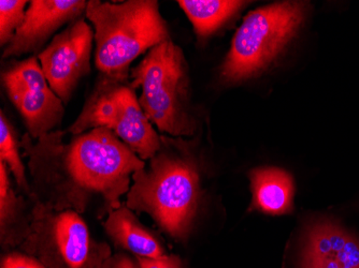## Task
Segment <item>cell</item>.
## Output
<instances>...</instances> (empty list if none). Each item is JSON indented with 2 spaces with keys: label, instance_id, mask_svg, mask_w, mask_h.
I'll return each instance as SVG.
<instances>
[{
  "label": "cell",
  "instance_id": "10",
  "mask_svg": "<svg viewBox=\"0 0 359 268\" xmlns=\"http://www.w3.org/2000/svg\"><path fill=\"white\" fill-rule=\"evenodd\" d=\"M88 5L86 0H32L23 24L5 48L4 59L27 54L39 55L54 32L65 24L80 20Z\"/></svg>",
  "mask_w": 359,
  "mask_h": 268
},
{
  "label": "cell",
  "instance_id": "5",
  "mask_svg": "<svg viewBox=\"0 0 359 268\" xmlns=\"http://www.w3.org/2000/svg\"><path fill=\"white\" fill-rule=\"evenodd\" d=\"M306 11V3L282 1L250 12L222 64V80L237 84L259 76L295 37Z\"/></svg>",
  "mask_w": 359,
  "mask_h": 268
},
{
  "label": "cell",
  "instance_id": "9",
  "mask_svg": "<svg viewBox=\"0 0 359 268\" xmlns=\"http://www.w3.org/2000/svg\"><path fill=\"white\" fill-rule=\"evenodd\" d=\"M94 40L92 28L80 19L54 36L38 55L48 84L65 106L69 104L80 80L92 71Z\"/></svg>",
  "mask_w": 359,
  "mask_h": 268
},
{
  "label": "cell",
  "instance_id": "2",
  "mask_svg": "<svg viewBox=\"0 0 359 268\" xmlns=\"http://www.w3.org/2000/svg\"><path fill=\"white\" fill-rule=\"evenodd\" d=\"M161 146L133 175L126 205L148 213L169 237L187 239L201 199V167L193 143L161 134Z\"/></svg>",
  "mask_w": 359,
  "mask_h": 268
},
{
  "label": "cell",
  "instance_id": "19",
  "mask_svg": "<svg viewBox=\"0 0 359 268\" xmlns=\"http://www.w3.org/2000/svg\"><path fill=\"white\" fill-rule=\"evenodd\" d=\"M137 263L140 268H182L181 260L177 255H166L161 259L137 258Z\"/></svg>",
  "mask_w": 359,
  "mask_h": 268
},
{
  "label": "cell",
  "instance_id": "11",
  "mask_svg": "<svg viewBox=\"0 0 359 268\" xmlns=\"http://www.w3.org/2000/svg\"><path fill=\"white\" fill-rule=\"evenodd\" d=\"M304 268H359V241L330 221L309 231Z\"/></svg>",
  "mask_w": 359,
  "mask_h": 268
},
{
  "label": "cell",
  "instance_id": "20",
  "mask_svg": "<svg viewBox=\"0 0 359 268\" xmlns=\"http://www.w3.org/2000/svg\"><path fill=\"white\" fill-rule=\"evenodd\" d=\"M102 268H140L138 263H135L125 253H116L111 255Z\"/></svg>",
  "mask_w": 359,
  "mask_h": 268
},
{
  "label": "cell",
  "instance_id": "1",
  "mask_svg": "<svg viewBox=\"0 0 359 268\" xmlns=\"http://www.w3.org/2000/svg\"><path fill=\"white\" fill-rule=\"evenodd\" d=\"M21 148L34 202L80 215L94 211L98 219L122 206L133 175L145 167V161L106 128L74 136L55 130L38 140L26 132Z\"/></svg>",
  "mask_w": 359,
  "mask_h": 268
},
{
  "label": "cell",
  "instance_id": "14",
  "mask_svg": "<svg viewBox=\"0 0 359 268\" xmlns=\"http://www.w3.org/2000/svg\"><path fill=\"white\" fill-rule=\"evenodd\" d=\"M253 206L271 215L290 213L292 209L294 185L285 171L262 167L250 173Z\"/></svg>",
  "mask_w": 359,
  "mask_h": 268
},
{
  "label": "cell",
  "instance_id": "12",
  "mask_svg": "<svg viewBox=\"0 0 359 268\" xmlns=\"http://www.w3.org/2000/svg\"><path fill=\"white\" fill-rule=\"evenodd\" d=\"M102 225L113 243L136 258L161 259L166 255L154 234L125 204L109 213Z\"/></svg>",
  "mask_w": 359,
  "mask_h": 268
},
{
  "label": "cell",
  "instance_id": "4",
  "mask_svg": "<svg viewBox=\"0 0 359 268\" xmlns=\"http://www.w3.org/2000/svg\"><path fill=\"white\" fill-rule=\"evenodd\" d=\"M130 85L140 88L139 104L151 124L165 136H194L197 122L191 113L189 78L182 48L169 39L145 54L130 70Z\"/></svg>",
  "mask_w": 359,
  "mask_h": 268
},
{
  "label": "cell",
  "instance_id": "6",
  "mask_svg": "<svg viewBox=\"0 0 359 268\" xmlns=\"http://www.w3.org/2000/svg\"><path fill=\"white\" fill-rule=\"evenodd\" d=\"M96 128L112 131L143 161L150 160L161 146V134L145 116L129 80L100 73L80 114L66 131L74 136Z\"/></svg>",
  "mask_w": 359,
  "mask_h": 268
},
{
  "label": "cell",
  "instance_id": "16",
  "mask_svg": "<svg viewBox=\"0 0 359 268\" xmlns=\"http://www.w3.org/2000/svg\"><path fill=\"white\" fill-rule=\"evenodd\" d=\"M20 149H21V142L18 140L15 129L12 126L4 111H1L0 113V161L7 165L22 195L32 199V187L26 176L25 167L20 155Z\"/></svg>",
  "mask_w": 359,
  "mask_h": 268
},
{
  "label": "cell",
  "instance_id": "8",
  "mask_svg": "<svg viewBox=\"0 0 359 268\" xmlns=\"http://www.w3.org/2000/svg\"><path fill=\"white\" fill-rule=\"evenodd\" d=\"M1 80L6 94L34 140L62 125L65 104L48 84L38 56L14 62L4 70Z\"/></svg>",
  "mask_w": 359,
  "mask_h": 268
},
{
  "label": "cell",
  "instance_id": "13",
  "mask_svg": "<svg viewBox=\"0 0 359 268\" xmlns=\"http://www.w3.org/2000/svg\"><path fill=\"white\" fill-rule=\"evenodd\" d=\"M28 199L16 192L10 179V171L0 161V241L4 249L19 247L27 237L32 219V207Z\"/></svg>",
  "mask_w": 359,
  "mask_h": 268
},
{
  "label": "cell",
  "instance_id": "3",
  "mask_svg": "<svg viewBox=\"0 0 359 268\" xmlns=\"http://www.w3.org/2000/svg\"><path fill=\"white\" fill-rule=\"evenodd\" d=\"M86 16L94 26L95 66L110 78L130 80V64L170 39L156 0H90Z\"/></svg>",
  "mask_w": 359,
  "mask_h": 268
},
{
  "label": "cell",
  "instance_id": "15",
  "mask_svg": "<svg viewBox=\"0 0 359 268\" xmlns=\"http://www.w3.org/2000/svg\"><path fill=\"white\" fill-rule=\"evenodd\" d=\"M184 11L199 38H208L235 17L247 1L239 0H180Z\"/></svg>",
  "mask_w": 359,
  "mask_h": 268
},
{
  "label": "cell",
  "instance_id": "7",
  "mask_svg": "<svg viewBox=\"0 0 359 268\" xmlns=\"http://www.w3.org/2000/svg\"><path fill=\"white\" fill-rule=\"evenodd\" d=\"M20 249L46 268H102L112 255L108 244L93 239L80 213L54 211L37 202Z\"/></svg>",
  "mask_w": 359,
  "mask_h": 268
},
{
  "label": "cell",
  "instance_id": "17",
  "mask_svg": "<svg viewBox=\"0 0 359 268\" xmlns=\"http://www.w3.org/2000/svg\"><path fill=\"white\" fill-rule=\"evenodd\" d=\"M26 0L0 1V45L7 46L25 20Z\"/></svg>",
  "mask_w": 359,
  "mask_h": 268
},
{
  "label": "cell",
  "instance_id": "18",
  "mask_svg": "<svg viewBox=\"0 0 359 268\" xmlns=\"http://www.w3.org/2000/svg\"><path fill=\"white\" fill-rule=\"evenodd\" d=\"M1 268H46L34 258L23 253H10L3 258Z\"/></svg>",
  "mask_w": 359,
  "mask_h": 268
}]
</instances>
